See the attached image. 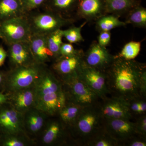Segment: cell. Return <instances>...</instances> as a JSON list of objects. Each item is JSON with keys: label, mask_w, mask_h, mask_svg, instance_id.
Returning a JSON list of instances; mask_svg holds the SVG:
<instances>
[{"label": "cell", "mask_w": 146, "mask_h": 146, "mask_svg": "<svg viewBox=\"0 0 146 146\" xmlns=\"http://www.w3.org/2000/svg\"><path fill=\"white\" fill-rule=\"evenodd\" d=\"M110 94L128 101L145 98L146 67L145 63L115 56L105 71Z\"/></svg>", "instance_id": "6da1fadb"}, {"label": "cell", "mask_w": 146, "mask_h": 146, "mask_svg": "<svg viewBox=\"0 0 146 146\" xmlns=\"http://www.w3.org/2000/svg\"><path fill=\"white\" fill-rule=\"evenodd\" d=\"M34 87L35 107L48 117L57 115L67 101L60 79L46 65Z\"/></svg>", "instance_id": "7a4b0ae2"}, {"label": "cell", "mask_w": 146, "mask_h": 146, "mask_svg": "<svg viewBox=\"0 0 146 146\" xmlns=\"http://www.w3.org/2000/svg\"><path fill=\"white\" fill-rule=\"evenodd\" d=\"M46 65L35 63L7 71L3 93L9 94L34 86Z\"/></svg>", "instance_id": "3957f363"}, {"label": "cell", "mask_w": 146, "mask_h": 146, "mask_svg": "<svg viewBox=\"0 0 146 146\" xmlns=\"http://www.w3.org/2000/svg\"><path fill=\"white\" fill-rule=\"evenodd\" d=\"M26 16L32 35H47L63 27L73 25L76 21L45 9L40 12L34 11Z\"/></svg>", "instance_id": "277c9868"}, {"label": "cell", "mask_w": 146, "mask_h": 146, "mask_svg": "<svg viewBox=\"0 0 146 146\" xmlns=\"http://www.w3.org/2000/svg\"><path fill=\"white\" fill-rule=\"evenodd\" d=\"M104 122L98 105L83 108L71 127L82 142L86 144L103 128Z\"/></svg>", "instance_id": "5b68a950"}, {"label": "cell", "mask_w": 146, "mask_h": 146, "mask_svg": "<svg viewBox=\"0 0 146 146\" xmlns=\"http://www.w3.org/2000/svg\"><path fill=\"white\" fill-rule=\"evenodd\" d=\"M60 80L67 100L83 108L99 104L100 98L80 79L77 74Z\"/></svg>", "instance_id": "8992f818"}, {"label": "cell", "mask_w": 146, "mask_h": 146, "mask_svg": "<svg viewBox=\"0 0 146 146\" xmlns=\"http://www.w3.org/2000/svg\"><path fill=\"white\" fill-rule=\"evenodd\" d=\"M31 35L26 15L0 22V39L7 46L29 41Z\"/></svg>", "instance_id": "52a82bcc"}, {"label": "cell", "mask_w": 146, "mask_h": 146, "mask_svg": "<svg viewBox=\"0 0 146 146\" xmlns=\"http://www.w3.org/2000/svg\"><path fill=\"white\" fill-rule=\"evenodd\" d=\"M78 76L89 88L96 94L101 99L110 94L108 88L106 75L104 71L86 65L82 61L77 72Z\"/></svg>", "instance_id": "ba28073f"}, {"label": "cell", "mask_w": 146, "mask_h": 146, "mask_svg": "<svg viewBox=\"0 0 146 146\" xmlns=\"http://www.w3.org/2000/svg\"><path fill=\"white\" fill-rule=\"evenodd\" d=\"M0 134L28 135L24 127L23 115L7 102L0 106Z\"/></svg>", "instance_id": "9c48e42d"}, {"label": "cell", "mask_w": 146, "mask_h": 146, "mask_svg": "<svg viewBox=\"0 0 146 146\" xmlns=\"http://www.w3.org/2000/svg\"><path fill=\"white\" fill-rule=\"evenodd\" d=\"M99 107L104 120L127 119L133 118L127 102L123 99L112 96L101 100Z\"/></svg>", "instance_id": "30bf717a"}, {"label": "cell", "mask_w": 146, "mask_h": 146, "mask_svg": "<svg viewBox=\"0 0 146 146\" xmlns=\"http://www.w3.org/2000/svg\"><path fill=\"white\" fill-rule=\"evenodd\" d=\"M104 128L119 145H124L129 139L138 136L135 123L127 119L104 120Z\"/></svg>", "instance_id": "8fae6325"}, {"label": "cell", "mask_w": 146, "mask_h": 146, "mask_svg": "<svg viewBox=\"0 0 146 146\" xmlns=\"http://www.w3.org/2000/svg\"><path fill=\"white\" fill-rule=\"evenodd\" d=\"M114 57L106 47L102 46L97 41H94L84 52V61L86 65L105 72L112 63Z\"/></svg>", "instance_id": "7c38bea8"}, {"label": "cell", "mask_w": 146, "mask_h": 146, "mask_svg": "<svg viewBox=\"0 0 146 146\" xmlns=\"http://www.w3.org/2000/svg\"><path fill=\"white\" fill-rule=\"evenodd\" d=\"M84 52L78 50L76 54L70 56H60L54 60L51 70L60 79L77 74L84 60Z\"/></svg>", "instance_id": "4fadbf2b"}, {"label": "cell", "mask_w": 146, "mask_h": 146, "mask_svg": "<svg viewBox=\"0 0 146 146\" xmlns=\"http://www.w3.org/2000/svg\"><path fill=\"white\" fill-rule=\"evenodd\" d=\"M106 14L105 0H79L75 18L76 21L84 19L87 23H95Z\"/></svg>", "instance_id": "5bb4252c"}, {"label": "cell", "mask_w": 146, "mask_h": 146, "mask_svg": "<svg viewBox=\"0 0 146 146\" xmlns=\"http://www.w3.org/2000/svg\"><path fill=\"white\" fill-rule=\"evenodd\" d=\"M7 46V57L10 69L36 63L29 41L18 42Z\"/></svg>", "instance_id": "9a60e30c"}, {"label": "cell", "mask_w": 146, "mask_h": 146, "mask_svg": "<svg viewBox=\"0 0 146 146\" xmlns=\"http://www.w3.org/2000/svg\"><path fill=\"white\" fill-rule=\"evenodd\" d=\"M6 94L7 102L14 109L23 115L29 110L35 107L34 85Z\"/></svg>", "instance_id": "2e32d148"}, {"label": "cell", "mask_w": 146, "mask_h": 146, "mask_svg": "<svg viewBox=\"0 0 146 146\" xmlns=\"http://www.w3.org/2000/svg\"><path fill=\"white\" fill-rule=\"evenodd\" d=\"M65 125L60 120L47 121L40 134L44 145L53 146L63 143L65 138Z\"/></svg>", "instance_id": "e0dca14e"}, {"label": "cell", "mask_w": 146, "mask_h": 146, "mask_svg": "<svg viewBox=\"0 0 146 146\" xmlns=\"http://www.w3.org/2000/svg\"><path fill=\"white\" fill-rule=\"evenodd\" d=\"M48 116L34 107L23 115L25 130L27 135L36 136L40 134L46 123Z\"/></svg>", "instance_id": "ac0fdd59"}, {"label": "cell", "mask_w": 146, "mask_h": 146, "mask_svg": "<svg viewBox=\"0 0 146 146\" xmlns=\"http://www.w3.org/2000/svg\"><path fill=\"white\" fill-rule=\"evenodd\" d=\"M29 42L36 63L46 64L53 60V54L47 44L46 35H31Z\"/></svg>", "instance_id": "d6986e66"}, {"label": "cell", "mask_w": 146, "mask_h": 146, "mask_svg": "<svg viewBox=\"0 0 146 146\" xmlns=\"http://www.w3.org/2000/svg\"><path fill=\"white\" fill-rule=\"evenodd\" d=\"M79 0H47L44 7L64 18L75 20V16Z\"/></svg>", "instance_id": "ffe728a7"}, {"label": "cell", "mask_w": 146, "mask_h": 146, "mask_svg": "<svg viewBox=\"0 0 146 146\" xmlns=\"http://www.w3.org/2000/svg\"><path fill=\"white\" fill-rule=\"evenodd\" d=\"M107 14L119 17L125 16L131 9L141 5L138 0H105Z\"/></svg>", "instance_id": "44dd1931"}, {"label": "cell", "mask_w": 146, "mask_h": 146, "mask_svg": "<svg viewBox=\"0 0 146 146\" xmlns=\"http://www.w3.org/2000/svg\"><path fill=\"white\" fill-rule=\"evenodd\" d=\"M23 15L20 0H0V22Z\"/></svg>", "instance_id": "7402d4cb"}, {"label": "cell", "mask_w": 146, "mask_h": 146, "mask_svg": "<svg viewBox=\"0 0 146 146\" xmlns=\"http://www.w3.org/2000/svg\"><path fill=\"white\" fill-rule=\"evenodd\" d=\"M83 108L79 105L67 99L57 115H59L60 120L65 126L71 127Z\"/></svg>", "instance_id": "603a6c76"}, {"label": "cell", "mask_w": 146, "mask_h": 146, "mask_svg": "<svg viewBox=\"0 0 146 146\" xmlns=\"http://www.w3.org/2000/svg\"><path fill=\"white\" fill-rule=\"evenodd\" d=\"M125 23L136 27L146 28V9L141 5L131 9L126 15Z\"/></svg>", "instance_id": "cb8c5ba5"}, {"label": "cell", "mask_w": 146, "mask_h": 146, "mask_svg": "<svg viewBox=\"0 0 146 146\" xmlns=\"http://www.w3.org/2000/svg\"><path fill=\"white\" fill-rule=\"evenodd\" d=\"M96 29L99 32L110 31L111 30L125 26L124 22L120 21L119 17L112 15L106 14L99 18L96 22Z\"/></svg>", "instance_id": "d4e9b609"}, {"label": "cell", "mask_w": 146, "mask_h": 146, "mask_svg": "<svg viewBox=\"0 0 146 146\" xmlns=\"http://www.w3.org/2000/svg\"><path fill=\"white\" fill-rule=\"evenodd\" d=\"M34 144L27 135L0 134V146H28Z\"/></svg>", "instance_id": "484cf974"}, {"label": "cell", "mask_w": 146, "mask_h": 146, "mask_svg": "<svg viewBox=\"0 0 146 146\" xmlns=\"http://www.w3.org/2000/svg\"><path fill=\"white\" fill-rule=\"evenodd\" d=\"M86 145L91 146H119L117 141L112 138L105 130L104 128L86 143Z\"/></svg>", "instance_id": "4316f807"}, {"label": "cell", "mask_w": 146, "mask_h": 146, "mask_svg": "<svg viewBox=\"0 0 146 146\" xmlns=\"http://www.w3.org/2000/svg\"><path fill=\"white\" fill-rule=\"evenodd\" d=\"M62 29L57 30L46 35L47 44L50 50L53 54V60L60 56V50L62 41Z\"/></svg>", "instance_id": "83f0119b"}, {"label": "cell", "mask_w": 146, "mask_h": 146, "mask_svg": "<svg viewBox=\"0 0 146 146\" xmlns=\"http://www.w3.org/2000/svg\"><path fill=\"white\" fill-rule=\"evenodd\" d=\"M141 46V42L131 41L128 42L117 56L127 60L134 59L139 54Z\"/></svg>", "instance_id": "f1b7e54d"}, {"label": "cell", "mask_w": 146, "mask_h": 146, "mask_svg": "<svg viewBox=\"0 0 146 146\" xmlns=\"http://www.w3.org/2000/svg\"><path fill=\"white\" fill-rule=\"evenodd\" d=\"M86 23L87 22H85L80 27H77L72 25L69 28L65 30L62 29L63 37L71 44L83 42L84 39L82 35L81 30Z\"/></svg>", "instance_id": "f546056e"}, {"label": "cell", "mask_w": 146, "mask_h": 146, "mask_svg": "<svg viewBox=\"0 0 146 146\" xmlns=\"http://www.w3.org/2000/svg\"><path fill=\"white\" fill-rule=\"evenodd\" d=\"M25 15L44 6L47 0H20Z\"/></svg>", "instance_id": "4dcf8cb0"}, {"label": "cell", "mask_w": 146, "mask_h": 146, "mask_svg": "<svg viewBox=\"0 0 146 146\" xmlns=\"http://www.w3.org/2000/svg\"><path fill=\"white\" fill-rule=\"evenodd\" d=\"M135 123L136 133L141 138H146V116L141 115Z\"/></svg>", "instance_id": "1f68e13d"}, {"label": "cell", "mask_w": 146, "mask_h": 146, "mask_svg": "<svg viewBox=\"0 0 146 146\" xmlns=\"http://www.w3.org/2000/svg\"><path fill=\"white\" fill-rule=\"evenodd\" d=\"M78 50H76L71 43H63L60 47V56H70L76 54Z\"/></svg>", "instance_id": "d6a6232c"}, {"label": "cell", "mask_w": 146, "mask_h": 146, "mask_svg": "<svg viewBox=\"0 0 146 146\" xmlns=\"http://www.w3.org/2000/svg\"><path fill=\"white\" fill-rule=\"evenodd\" d=\"M100 33L97 42L102 46L106 47L110 43L111 33L110 31L101 32Z\"/></svg>", "instance_id": "836d02e7"}, {"label": "cell", "mask_w": 146, "mask_h": 146, "mask_svg": "<svg viewBox=\"0 0 146 146\" xmlns=\"http://www.w3.org/2000/svg\"><path fill=\"white\" fill-rule=\"evenodd\" d=\"M124 145L129 146H146V140L145 138L136 136L129 139Z\"/></svg>", "instance_id": "e575fe53"}, {"label": "cell", "mask_w": 146, "mask_h": 146, "mask_svg": "<svg viewBox=\"0 0 146 146\" xmlns=\"http://www.w3.org/2000/svg\"><path fill=\"white\" fill-rule=\"evenodd\" d=\"M7 58V52L2 46H0V67L3 65Z\"/></svg>", "instance_id": "d590c367"}, {"label": "cell", "mask_w": 146, "mask_h": 146, "mask_svg": "<svg viewBox=\"0 0 146 146\" xmlns=\"http://www.w3.org/2000/svg\"><path fill=\"white\" fill-rule=\"evenodd\" d=\"M6 75V71H0V91L2 92H3L4 87Z\"/></svg>", "instance_id": "8d00e7d4"}, {"label": "cell", "mask_w": 146, "mask_h": 146, "mask_svg": "<svg viewBox=\"0 0 146 146\" xmlns=\"http://www.w3.org/2000/svg\"><path fill=\"white\" fill-rule=\"evenodd\" d=\"M7 102V96L6 94L0 91V106Z\"/></svg>", "instance_id": "74e56055"}]
</instances>
